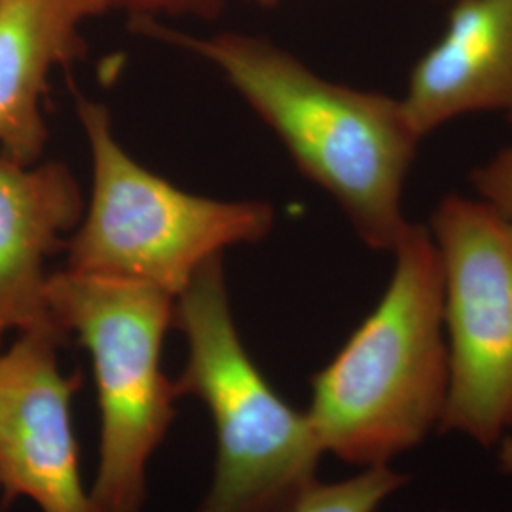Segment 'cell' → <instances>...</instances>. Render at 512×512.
Wrapping results in <instances>:
<instances>
[{"mask_svg":"<svg viewBox=\"0 0 512 512\" xmlns=\"http://www.w3.org/2000/svg\"><path fill=\"white\" fill-rule=\"evenodd\" d=\"M143 33L217 65L274 129L298 169L319 184L376 251H393L410 222L404 184L421 143L397 97L330 82L264 38H200L141 18Z\"/></svg>","mask_w":512,"mask_h":512,"instance_id":"obj_1","label":"cell"},{"mask_svg":"<svg viewBox=\"0 0 512 512\" xmlns=\"http://www.w3.org/2000/svg\"><path fill=\"white\" fill-rule=\"evenodd\" d=\"M391 253L380 302L313 376L306 410L323 454L363 469L420 446L448 401L439 251L429 228L410 222Z\"/></svg>","mask_w":512,"mask_h":512,"instance_id":"obj_2","label":"cell"},{"mask_svg":"<svg viewBox=\"0 0 512 512\" xmlns=\"http://www.w3.org/2000/svg\"><path fill=\"white\" fill-rule=\"evenodd\" d=\"M173 323L188 349L177 393L207 406L217 437L200 512L287 511L317 482L323 448L308 414L275 391L243 346L220 256L175 298Z\"/></svg>","mask_w":512,"mask_h":512,"instance_id":"obj_3","label":"cell"},{"mask_svg":"<svg viewBox=\"0 0 512 512\" xmlns=\"http://www.w3.org/2000/svg\"><path fill=\"white\" fill-rule=\"evenodd\" d=\"M55 323L92 357L99 459L90 494L99 512H141L148 461L177 418V384L162 368L175 298L160 289L63 270L48 279Z\"/></svg>","mask_w":512,"mask_h":512,"instance_id":"obj_4","label":"cell"},{"mask_svg":"<svg viewBox=\"0 0 512 512\" xmlns=\"http://www.w3.org/2000/svg\"><path fill=\"white\" fill-rule=\"evenodd\" d=\"M78 116L92 150L93 184L69 239L67 270L141 283L177 298L226 247L270 232V205L184 192L129 156L103 105L80 99Z\"/></svg>","mask_w":512,"mask_h":512,"instance_id":"obj_5","label":"cell"},{"mask_svg":"<svg viewBox=\"0 0 512 512\" xmlns=\"http://www.w3.org/2000/svg\"><path fill=\"white\" fill-rule=\"evenodd\" d=\"M429 232L450 365L440 433L492 448L512 427V222L480 198L450 194Z\"/></svg>","mask_w":512,"mask_h":512,"instance_id":"obj_6","label":"cell"},{"mask_svg":"<svg viewBox=\"0 0 512 512\" xmlns=\"http://www.w3.org/2000/svg\"><path fill=\"white\" fill-rule=\"evenodd\" d=\"M65 336L57 325L23 330L0 351L2 507L25 497L40 512H99L78 469L73 397L82 378L61 372Z\"/></svg>","mask_w":512,"mask_h":512,"instance_id":"obj_7","label":"cell"},{"mask_svg":"<svg viewBox=\"0 0 512 512\" xmlns=\"http://www.w3.org/2000/svg\"><path fill=\"white\" fill-rule=\"evenodd\" d=\"M439 40L421 55L401 97L420 139L476 112L512 118V0H452Z\"/></svg>","mask_w":512,"mask_h":512,"instance_id":"obj_8","label":"cell"},{"mask_svg":"<svg viewBox=\"0 0 512 512\" xmlns=\"http://www.w3.org/2000/svg\"><path fill=\"white\" fill-rule=\"evenodd\" d=\"M82 215L80 188L65 165L21 164L0 152V336L57 325L46 260Z\"/></svg>","mask_w":512,"mask_h":512,"instance_id":"obj_9","label":"cell"},{"mask_svg":"<svg viewBox=\"0 0 512 512\" xmlns=\"http://www.w3.org/2000/svg\"><path fill=\"white\" fill-rule=\"evenodd\" d=\"M105 0L0 2V152L37 164L48 128L42 97L57 65L84 54L80 27L107 12Z\"/></svg>","mask_w":512,"mask_h":512,"instance_id":"obj_10","label":"cell"},{"mask_svg":"<svg viewBox=\"0 0 512 512\" xmlns=\"http://www.w3.org/2000/svg\"><path fill=\"white\" fill-rule=\"evenodd\" d=\"M408 476L391 465L365 467L357 475L336 482H315L285 512H378Z\"/></svg>","mask_w":512,"mask_h":512,"instance_id":"obj_11","label":"cell"},{"mask_svg":"<svg viewBox=\"0 0 512 512\" xmlns=\"http://www.w3.org/2000/svg\"><path fill=\"white\" fill-rule=\"evenodd\" d=\"M473 183L478 198L512 222V145L478 167Z\"/></svg>","mask_w":512,"mask_h":512,"instance_id":"obj_12","label":"cell"},{"mask_svg":"<svg viewBox=\"0 0 512 512\" xmlns=\"http://www.w3.org/2000/svg\"><path fill=\"white\" fill-rule=\"evenodd\" d=\"M109 10H126L139 18L154 14H196L202 18L217 16L224 0H105Z\"/></svg>","mask_w":512,"mask_h":512,"instance_id":"obj_13","label":"cell"},{"mask_svg":"<svg viewBox=\"0 0 512 512\" xmlns=\"http://www.w3.org/2000/svg\"><path fill=\"white\" fill-rule=\"evenodd\" d=\"M497 446H499L497 456H499L501 471L512 478V435H505Z\"/></svg>","mask_w":512,"mask_h":512,"instance_id":"obj_14","label":"cell"},{"mask_svg":"<svg viewBox=\"0 0 512 512\" xmlns=\"http://www.w3.org/2000/svg\"><path fill=\"white\" fill-rule=\"evenodd\" d=\"M258 2H262V4H270V2H275V0H258Z\"/></svg>","mask_w":512,"mask_h":512,"instance_id":"obj_15","label":"cell"},{"mask_svg":"<svg viewBox=\"0 0 512 512\" xmlns=\"http://www.w3.org/2000/svg\"><path fill=\"white\" fill-rule=\"evenodd\" d=\"M0 2H4V0H0Z\"/></svg>","mask_w":512,"mask_h":512,"instance_id":"obj_16","label":"cell"}]
</instances>
